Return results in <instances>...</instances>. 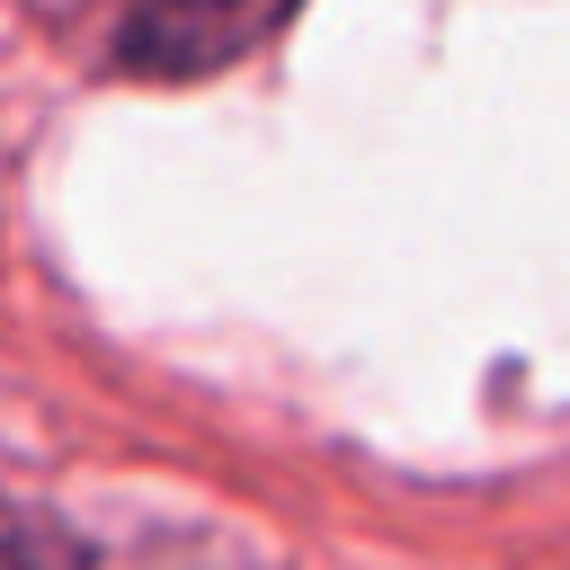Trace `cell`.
I'll return each mask as SVG.
<instances>
[{"instance_id":"obj_1","label":"cell","mask_w":570,"mask_h":570,"mask_svg":"<svg viewBox=\"0 0 570 570\" xmlns=\"http://www.w3.org/2000/svg\"><path fill=\"white\" fill-rule=\"evenodd\" d=\"M303 0H116L107 71L116 80H214L258 53Z\"/></svg>"},{"instance_id":"obj_2","label":"cell","mask_w":570,"mask_h":570,"mask_svg":"<svg viewBox=\"0 0 570 570\" xmlns=\"http://www.w3.org/2000/svg\"><path fill=\"white\" fill-rule=\"evenodd\" d=\"M0 570H98V552L62 517H45L27 499H0Z\"/></svg>"}]
</instances>
